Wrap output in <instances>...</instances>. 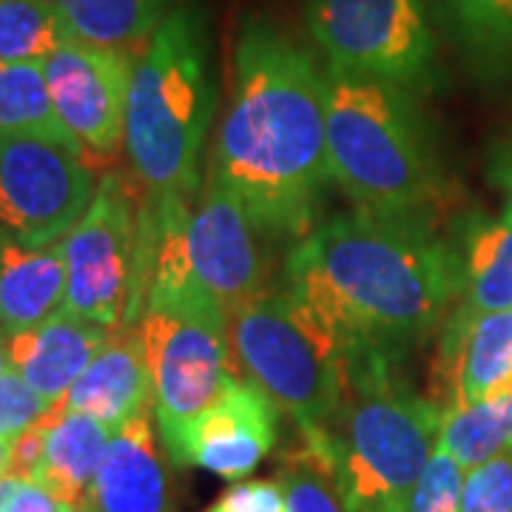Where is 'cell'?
<instances>
[{"mask_svg": "<svg viewBox=\"0 0 512 512\" xmlns=\"http://www.w3.org/2000/svg\"><path fill=\"white\" fill-rule=\"evenodd\" d=\"M282 285L342 336L350 356L404 362L453 313L461 268L430 222L356 205L296 239Z\"/></svg>", "mask_w": 512, "mask_h": 512, "instance_id": "cell-1", "label": "cell"}, {"mask_svg": "<svg viewBox=\"0 0 512 512\" xmlns=\"http://www.w3.org/2000/svg\"><path fill=\"white\" fill-rule=\"evenodd\" d=\"M214 177L265 237L302 239L328 185L325 69L271 20L242 23Z\"/></svg>", "mask_w": 512, "mask_h": 512, "instance_id": "cell-2", "label": "cell"}, {"mask_svg": "<svg viewBox=\"0 0 512 512\" xmlns=\"http://www.w3.org/2000/svg\"><path fill=\"white\" fill-rule=\"evenodd\" d=\"M325 94L330 183L359 208L430 222L441 174L416 94L330 66Z\"/></svg>", "mask_w": 512, "mask_h": 512, "instance_id": "cell-3", "label": "cell"}, {"mask_svg": "<svg viewBox=\"0 0 512 512\" xmlns=\"http://www.w3.org/2000/svg\"><path fill=\"white\" fill-rule=\"evenodd\" d=\"M211 114V37L200 6L188 3L168 12L148 37L131 77L126 151L146 188L177 197L200 188Z\"/></svg>", "mask_w": 512, "mask_h": 512, "instance_id": "cell-4", "label": "cell"}, {"mask_svg": "<svg viewBox=\"0 0 512 512\" xmlns=\"http://www.w3.org/2000/svg\"><path fill=\"white\" fill-rule=\"evenodd\" d=\"M399 367L384 359L350 367L339 419L311 444L330 464L348 512L410 510L413 490L439 447L444 407L404 387Z\"/></svg>", "mask_w": 512, "mask_h": 512, "instance_id": "cell-5", "label": "cell"}, {"mask_svg": "<svg viewBox=\"0 0 512 512\" xmlns=\"http://www.w3.org/2000/svg\"><path fill=\"white\" fill-rule=\"evenodd\" d=\"M228 342L239 367L279 410L322 441L348 396L350 350L328 322L285 285L265 288L228 313Z\"/></svg>", "mask_w": 512, "mask_h": 512, "instance_id": "cell-6", "label": "cell"}, {"mask_svg": "<svg viewBox=\"0 0 512 512\" xmlns=\"http://www.w3.org/2000/svg\"><path fill=\"white\" fill-rule=\"evenodd\" d=\"M137 330L165 444L217 402L228 379L239 373L231 365L228 313L197 282H160L148 288Z\"/></svg>", "mask_w": 512, "mask_h": 512, "instance_id": "cell-7", "label": "cell"}, {"mask_svg": "<svg viewBox=\"0 0 512 512\" xmlns=\"http://www.w3.org/2000/svg\"><path fill=\"white\" fill-rule=\"evenodd\" d=\"M305 23L330 69L410 94L441 86L436 35L421 0H308Z\"/></svg>", "mask_w": 512, "mask_h": 512, "instance_id": "cell-8", "label": "cell"}, {"mask_svg": "<svg viewBox=\"0 0 512 512\" xmlns=\"http://www.w3.org/2000/svg\"><path fill=\"white\" fill-rule=\"evenodd\" d=\"M140 254V202L123 174H106L86 214L63 237L66 308L94 325L123 328Z\"/></svg>", "mask_w": 512, "mask_h": 512, "instance_id": "cell-9", "label": "cell"}, {"mask_svg": "<svg viewBox=\"0 0 512 512\" xmlns=\"http://www.w3.org/2000/svg\"><path fill=\"white\" fill-rule=\"evenodd\" d=\"M92 197L94 171L80 151L43 137H0V242H60Z\"/></svg>", "mask_w": 512, "mask_h": 512, "instance_id": "cell-10", "label": "cell"}, {"mask_svg": "<svg viewBox=\"0 0 512 512\" xmlns=\"http://www.w3.org/2000/svg\"><path fill=\"white\" fill-rule=\"evenodd\" d=\"M137 60L128 49L69 40L43 63L60 123L86 154L114 157L126 143V114Z\"/></svg>", "mask_w": 512, "mask_h": 512, "instance_id": "cell-11", "label": "cell"}, {"mask_svg": "<svg viewBox=\"0 0 512 512\" xmlns=\"http://www.w3.org/2000/svg\"><path fill=\"white\" fill-rule=\"evenodd\" d=\"M276 436L279 407L274 399L259 384L234 373L217 402L165 441V453L177 467H202L225 481H239L265 461Z\"/></svg>", "mask_w": 512, "mask_h": 512, "instance_id": "cell-12", "label": "cell"}, {"mask_svg": "<svg viewBox=\"0 0 512 512\" xmlns=\"http://www.w3.org/2000/svg\"><path fill=\"white\" fill-rule=\"evenodd\" d=\"M436 370L450 407L481 402L512 384V311L473 313L456 305L441 328Z\"/></svg>", "mask_w": 512, "mask_h": 512, "instance_id": "cell-13", "label": "cell"}, {"mask_svg": "<svg viewBox=\"0 0 512 512\" xmlns=\"http://www.w3.org/2000/svg\"><path fill=\"white\" fill-rule=\"evenodd\" d=\"M109 336V328L63 308L32 328L3 333V345L9 367L46 402L57 404L86 373Z\"/></svg>", "mask_w": 512, "mask_h": 512, "instance_id": "cell-14", "label": "cell"}, {"mask_svg": "<svg viewBox=\"0 0 512 512\" xmlns=\"http://www.w3.org/2000/svg\"><path fill=\"white\" fill-rule=\"evenodd\" d=\"M151 413L154 407L111 430L89 493L94 512H168L171 507Z\"/></svg>", "mask_w": 512, "mask_h": 512, "instance_id": "cell-15", "label": "cell"}, {"mask_svg": "<svg viewBox=\"0 0 512 512\" xmlns=\"http://www.w3.org/2000/svg\"><path fill=\"white\" fill-rule=\"evenodd\" d=\"M63 404L103 421L109 430L123 427L137 413L154 407V382L137 325L111 333L92 365L66 393Z\"/></svg>", "mask_w": 512, "mask_h": 512, "instance_id": "cell-16", "label": "cell"}, {"mask_svg": "<svg viewBox=\"0 0 512 512\" xmlns=\"http://www.w3.org/2000/svg\"><path fill=\"white\" fill-rule=\"evenodd\" d=\"M66 308L63 239L26 248L0 242V333L26 330Z\"/></svg>", "mask_w": 512, "mask_h": 512, "instance_id": "cell-17", "label": "cell"}, {"mask_svg": "<svg viewBox=\"0 0 512 512\" xmlns=\"http://www.w3.org/2000/svg\"><path fill=\"white\" fill-rule=\"evenodd\" d=\"M109 439L111 430L103 421L69 410L60 399L32 481L49 490L60 504H86Z\"/></svg>", "mask_w": 512, "mask_h": 512, "instance_id": "cell-18", "label": "cell"}, {"mask_svg": "<svg viewBox=\"0 0 512 512\" xmlns=\"http://www.w3.org/2000/svg\"><path fill=\"white\" fill-rule=\"evenodd\" d=\"M439 26L481 77L512 74V0H430Z\"/></svg>", "mask_w": 512, "mask_h": 512, "instance_id": "cell-19", "label": "cell"}, {"mask_svg": "<svg viewBox=\"0 0 512 512\" xmlns=\"http://www.w3.org/2000/svg\"><path fill=\"white\" fill-rule=\"evenodd\" d=\"M0 137H43L86 157L57 117L43 63H0Z\"/></svg>", "mask_w": 512, "mask_h": 512, "instance_id": "cell-20", "label": "cell"}, {"mask_svg": "<svg viewBox=\"0 0 512 512\" xmlns=\"http://www.w3.org/2000/svg\"><path fill=\"white\" fill-rule=\"evenodd\" d=\"M439 450L467 473L512 450V384L481 402L444 410Z\"/></svg>", "mask_w": 512, "mask_h": 512, "instance_id": "cell-21", "label": "cell"}, {"mask_svg": "<svg viewBox=\"0 0 512 512\" xmlns=\"http://www.w3.org/2000/svg\"><path fill=\"white\" fill-rule=\"evenodd\" d=\"M77 40L131 49L157 32L171 0H52Z\"/></svg>", "mask_w": 512, "mask_h": 512, "instance_id": "cell-22", "label": "cell"}, {"mask_svg": "<svg viewBox=\"0 0 512 512\" xmlns=\"http://www.w3.org/2000/svg\"><path fill=\"white\" fill-rule=\"evenodd\" d=\"M69 40L52 0H0V63H46Z\"/></svg>", "mask_w": 512, "mask_h": 512, "instance_id": "cell-23", "label": "cell"}, {"mask_svg": "<svg viewBox=\"0 0 512 512\" xmlns=\"http://www.w3.org/2000/svg\"><path fill=\"white\" fill-rule=\"evenodd\" d=\"M279 484L285 493V512H348L330 464L311 444H302L285 456Z\"/></svg>", "mask_w": 512, "mask_h": 512, "instance_id": "cell-24", "label": "cell"}, {"mask_svg": "<svg viewBox=\"0 0 512 512\" xmlns=\"http://www.w3.org/2000/svg\"><path fill=\"white\" fill-rule=\"evenodd\" d=\"M461 296L456 305L473 313L512 311V262L507 259H476L458 262Z\"/></svg>", "mask_w": 512, "mask_h": 512, "instance_id": "cell-25", "label": "cell"}, {"mask_svg": "<svg viewBox=\"0 0 512 512\" xmlns=\"http://www.w3.org/2000/svg\"><path fill=\"white\" fill-rule=\"evenodd\" d=\"M461 512H512V450L464 476Z\"/></svg>", "mask_w": 512, "mask_h": 512, "instance_id": "cell-26", "label": "cell"}, {"mask_svg": "<svg viewBox=\"0 0 512 512\" xmlns=\"http://www.w3.org/2000/svg\"><path fill=\"white\" fill-rule=\"evenodd\" d=\"M461 490H464V470L436 447L413 490L407 512H461Z\"/></svg>", "mask_w": 512, "mask_h": 512, "instance_id": "cell-27", "label": "cell"}, {"mask_svg": "<svg viewBox=\"0 0 512 512\" xmlns=\"http://www.w3.org/2000/svg\"><path fill=\"white\" fill-rule=\"evenodd\" d=\"M52 407L55 404L46 402L12 367H6L0 379V436L18 439L23 430H29L35 421L43 419Z\"/></svg>", "mask_w": 512, "mask_h": 512, "instance_id": "cell-28", "label": "cell"}, {"mask_svg": "<svg viewBox=\"0 0 512 512\" xmlns=\"http://www.w3.org/2000/svg\"><path fill=\"white\" fill-rule=\"evenodd\" d=\"M205 512H285V493L279 478L237 481Z\"/></svg>", "mask_w": 512, "mask_h": 512, "instance_id": "cell-29", "label": "cell"}, {"mask_svg": "<svg viewBox=\"0 0 512 512\" xmlns=\"http://www.w3.org/2000/svg\"><path fill=\"white\" fill-rule=\"evenodd\" d=\"M55 495L49 490H43L35 481H15L12 493L6 498L3 510L0 512H57Z\"/></svg>", "mask_w": 512, "mask_h": 512, "instance_id": "cell-30", "label": "cell"}, {"mask_svg": "<svg viewBox=\"0 0 512 512\" xmlns=\"http://www.w3.org/2000/svg\"><path fill=\"white\" fill-rule=\"evenodd\" d=\"M495 183L501 185V191H504V217H510L512 220V148L510 154H504V157L498 160Z\"/></svg>", "mask_w": 512, "mask_h": 512, "instance_id": "cell-31", "label": "cell"}, {"mask_svg": "<svg viewBox=\"0 0 512 512\" xmlns=\"http://www.w3.org/2000/svg\"><path fill=\"white\" fill-rule=\"evenodd\" d=\"M12 441L6 436H0V478L9 476V464H12Z\"/></svg>", "mask_w": 512, "mask_h": 512, "instance_id": "cell-32", "label": "cell"}, {"mask_svg": "<svg viewBox=\"0 0 512 512\" xmlns=\"http://www.w3.org/2000/svg\"><path fill=\"white\" fill-rule=\"evenodd\" d=\"M15 481H18V478H9V476L0 478V510H3V504H6V498H9V493H12V487H15Z\"/></svg>", "mask_w": 512, "mask_h": 512, "instance_id": "cell-33", "label": "cell"}, {"mask_svg": "<svg viewBox=\"0 0 512 512\" xmlns=\"http://www.w3.org/2000/svg\"><path fill=\"white\" fill-rule=\"evenodd\" d=\"M57 512H94V510H92V501H86V504H57Z\"/></svg>", "mask_w": 512, "mask_h": 512, "instance_id": "cell-34", "label": "cell"}, {"mask_svg": "<svg viewBox=\"0 0 512 512\" xmlns=\"http://www.w3.org/2000/svg\"><path fill=\"white\" fill-rule=\"evenodd\" d=\"M6 367H9V362H6V345H3V333H0V379L6 373Z\"/></svg>", "mask_w": 512, "mask_h": 512, "instance_id": "cell-35", "label": "cell"}]
</instances>
